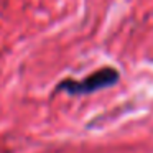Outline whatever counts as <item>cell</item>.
I'll return each instance as SVG.
<instances>
[{
  "mask_svg": "<svg viewBox=\"0 0 153 153\" xmlns=\"http://www.w3.org/2000/svg\"><path fill=\"white\" fill-rule=\"evenodd\" d=\"M120 74L115 68H100V69L94 71L87 77L81 81L74 79H64L58 84V91H64V92L71 94V96H84V94H92L96 91H102L107 87H112L119 82Z\"/></svg>",
  "mask_w": 153,
  "mask_h": 153,
  "instance_id": "1",
  "label": "cell"
}]
</instances>
